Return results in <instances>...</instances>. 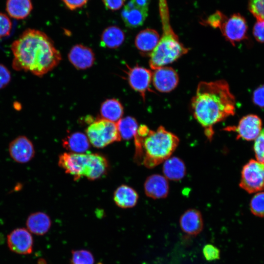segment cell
Here are the masks:
<instances>
[{
    "instance_id": "cell-1",
    "label": "cell",
    "mask_w": 264,
    "mask_h": 264,
    "mask_svg": "<svg viewBox=\"0 0 264 264\" xmlns=\"http://www.w3.org/2000/svg\"><path fill=\"white\" fill-rule=\"evenodd\" d=\"M191 105L195 119L203 128L209 140L214 134V126L235 113L234 96L224 80L200 82Z\"/></svg>"
},
{
    "instance_id": "cell-2",
    "label": "cell",
    "mask_w": 264,
    "mask_h": 264,
    "mask_svg": "<svg viewBox=\"0 0 264 264\" xmlns=\"http://www.w3.org/2000/svg\"><path fill=\"white\" fill-rule=\"evenodd\" d=\"M11 49L14 69L29 71L39 77L52 70L62 59L51 39L33 29L25 30L12 43Z\"/></svg>"
},
{
    "instance_id": "cell-3",
    "label": "cell",
    "mask_w": 264,
    "mask_h": 264,
    "mask_svg": "<svg viewBox=\"0 0 264 264\" xmlns=\"http://www.w3.org/2000/svg\"><path fill=\"white\" fill-rule=\"evenodd\" d=\"M134 159L148 168H153L171 156L177 147L179 138L159 126L155 131L150 129L144 136L135 134Z\"/></svg>"
},
{
    "instance_id": "cell-4",
    "label": "cell",
    "mask_w": 264,
    "mask_h": 264,
    "mask_svg": "<svg viewBox=\"0 0 264 264\" xmlns=\"http://www.w3.org/2000/svg\"><path fill=\"white\" fill-rule=\"evenodd\" d=\"M158 7L162 34L156 47L149 56V65L153 70L174 62L189 50L179 41L171 27L167 0H158Z\"/></svg>"
},
{
    "instance_id": "cell-5",
    "label": "cell",
    "mask_w": 264,
    "mask_h": 264,
    "mask_svg": "<svg viewBox=\"0 0 264 264\" xmlns=\"http://www.w3.org/2000/svg\"><path fill=\"white\" fill-rule=\"evenodd\" d=\"M58 164L74 180L82 176L89 180L98 179L107 173L109 168L108 161L105 156L91 153H64L60 155Z\"/></svg>"
},
{
    "instance_id": "cell-6",
    "label": "cell",
    "mask_w": 264,
    "mask_h": 264,
    "mask_svg": "<svg viewBox=\"0 0 264 264\" xmlns=\"http://www.w3.org/2000/svg\"><path fill=\"white\" fill-rule=\"evenodd\" d=\"M86 134L90 143L97 148L105 147L121 140L116 123L102 118L90 124Z\"/></svg>"
},
{
    "instance_id": "cell-7",
    "label": "cell",
    "mask_w": 264,
    "mask_h": 264,
    "mask_svg": "<svg viewBox=\"0 0 264 264\" xmlns=\"http://www.w3.org/2000/svg\"><path fill=\"white\" fill-rule=\"evenodd\" d=\"M240 186L249 193L264 189V163L250 160L242 170Z\"/></svg>"
},
{
    "instance_id": "cell-8",
    "label": "cell",
    "mask_w": 264,
    "mask_h": 264,
    "mask_svg": "<svg viewBox=\"0 0 264 264\" xmlns=\"http://www.w3.org/2000/svg\"><path fill=\"white\" fill-rule=\"evenodd\" d=\"M219 28L226 40L233 45L247 38V23L240 14H234L229 18L225 16Z\"/></svg>"
},
{
    "instance_id": "cell-9",
    "label": "cell",
    "mask_w": 264,
    "mask_h": 264,
    "mask_svg": "<svg viewBox=\"0 0 264 264\" xmlns=\"http://www.w3.org/2000/svg\"><path fill=\"white\" fill-rule=\"evenodd\" d=\"M224 130L237 132L238 139L252 140L255 139L260 133L262 121L256 115L249 114L243 117L237 126L227 127Z\"/></svg>"
},
{
    "instance_id": "cell-10",
    "label": "cell",
    "mask_w": 264,
    "mask_h": 264,
    "mask_svg": "<svg viewBox=\"0 0 264 264\" xmlns=\"http://www.w3.org/2000/svg\"><path fill=\"white\" fill-rule=\"evenodd\" d=\"M128 80L131 87L138 92L145 101L146 94L150 89L152 80V72L147 68L138 66H128Z\"/></svg>"
},
{
    "instance_id": "cell-11",
    "label": "cell",
    "mask_w": 264,
    "mask_h": 264,
    "mask_svg": "<svg viewBox=\"0 0 264 264\" xmlns=\"http://www.w3.org/2000/svg\"><path fill=\"white\" fill-rule=\"evenodd\" d=\"M152 81L154 86L158 91L169 92L176 87L179 78L173 68L163 66L154 70Z\"/></svg>"
},
{
    "instance_id": "cell-12",
    "label": "cell",
    "mask_w": 264,
    "mask_h": 264,
    "mask_svg": "<svg viewBox=\"0 0 264 264\" xmlns=\"http://www.w3.org/2000/svg\"><path fill=\"white\" fill-rule=\"evenodd\" d=\"M9 153L16 162L26 163L34 156L35 149L31 141L24 135L19 136L9 145Z\"/></svg>"
},
{
    "instance_id": "cell-13",
    "label": "cell",
    "mask_w": 264,
    "mask_h": 264,
    "mask_svg": "<svg viewBox=\"0 0 264 264\" xmlns=\"http://www.w3.org/2000/svg\"><path fill=\"white\" fill-rule=\"evenodd\" d=\"M7 244L13 252L29 254L32 252L33 240L28 230L23 228H17L7 236Z\"/></svg>"
},
{
    "instance_id": "cell-14",
    "label": "cell",
    "mask_w": 264,
    "mask_h": 264,
    "mask_svg": "<svg viewBox=\"0 0 264 264\" xmlns=\"http://www.w3.org/2000/svg\"><path fill=\"white\" fill-rule=\"evenodd\" d=\"M144 188L147 197L154 199L164 198L169 194V184L164 176L153 174L145 180Z\"/></svg>"
},
{
    "instance_id": "cell-15",
    "label": "cell",
    "mask_w": 264,
    "mask_h": 264,
    "mask_svg": "<svg viewBox=\"0 0 264 264\" xmlns=\"http://www.w3.org/2000/svg\"><path fill=\"white\" fill-rule=\"evenodd\" d=\"M179 225L182 231L189 235L196 236L199 234L203 227L201 212L197 209L186 210L180 217Z\"/></svg>"
},
{
    "instance_id": "cell-16",
    "label": "cell",
    "mask_w": 264,
    "mask_h": 264,
    "mask_svg": "<svg viewBox=\"0 0 264 264\" xmlns=\"http://www.w3.org/2000/svg\"><path fill=\"white\" fill-rule=\"evenodd\" d=\"M68 57L71 64L78 69L90 67L95 61L92 50L82 44H76L70 49Z\"/></svg>"
},
{
    "instance_id": "cell-17",
    "label": "cell",
    "mask_w": 264,
    "mask_h": 264,
    "mask_svg": "<svg viewBox=\"0 0 264 264\" xmlns=\"http://www.w3.org/2000/svg\"><path fill=\"white\" fill-rule=\"evenodd\" d=\"M148 8H141L130 0L124 6L121 16L125 25L130 28H136L142 25L148 16Z\"/></svg>"
},
{
    "instance_id": "cell-18",
    "label": "cell",
    "mask_w": 264,
    "mask_h": 264,
    "mask_svg": "<svg viewBox=\"0 0 264 264\" xmlns=\"http://www.w3.org/2000/svg\"><path fill=\"white\" fill-rule=\"evenodd\" d=\"M158 32L153 29L141 31L135 37V45L141 54L149 55L156 47L159 40Z\"/></svg>"
},
{
    "instance_id": "cell-19",
    "label": "cell",
    "mask_w": 264,
    "mask_h": 264,
    "mask_svg": "<svg viewBox=\"0 0 264 264\" xmlns=\"http://www.w3.org/2000/svg\"><path fill=\"white\" fill-rule=\"evenodd\" d=\"M162 172L167 179L179 181L185 176L186 169L181 159L176 156H171L163 162Z\"/></svg>"
},
{
    "instance_id": "cell-20",
    "label": "cell",
    "mask_w": 264,
    "mask_h": 264,
    "mask_svg": "<svg viewBox=\"0 0 264 264\" xmlns=\"http://www.w3.org/2000/svg\"><path fill=\"white\" fill-rule=\"evenodd\" d=\"M138 199L137 192L127 185L118 187L113 194V200L117 206L121 208H130L135 206Z\"/></svg>"
},
{
    "instance_id": "cell-21",
    "label": "cell",
    "mask_w": 264,
    "mask_h": 264,
    "mask_svg": "<svg viewBox=\"0 0 264 264\" xmlns=\"http://www.w3.org/2000/svg\"><path fill=\"white\" fill-rule=\"evenodd\" d=\"M26 225L29 232L37 235H43L49 230L51 220L45 213L37 212L28 216Z\"/></svg>"
},
{
    "instance_id": "cell-22",
    "label": "cell",
    "mask_w": 264,
    "mask_h": 264,
    "mask_svg": "<svg viewBox=\"0 0 264 264\" xmlns=\"http://www.w3.org/2000/svg\"><path fill=\"white\" fill-rule=\"evenodd\" d=\"M90 144L87 135L81 132H73L63 139L64 148L74 153H86Z\"/></svg>"
},
{
    "instance_id": "cell-23",
    "label": "cell",
    "mask_w": 264,
    "mask_h": 264,
    "mask_svg": "<svg viewBox=\"0 0 264 264\" xmlns=\"http://www.w3.org/2000/svg\"><path fill=\"white\" fill-rule=\"evenodd\" d=\"M31 0H7L6 10L12 18L21 20L26 18L32 10Z\"/></svg>"
},
{
    "instance_id": "cell-24",
    "label": "cell",
    "mask_w": 264,
    "mask_h": 264,
    "mask_svg": "<svg viewBox=\"0 0 264 264\" xmlns=\"http://www.w3.org/2000/svg\"><path fill=\"white\" fill-rule=\"evenodd\" d=\"M125 34L118 27L110 26L102 34L101 45L107 48L115 49L120 46L125 40Z\"/></svg>"
},
{
    "instance_id": "cell-25",
    "label": "cell",
    "mask_w": 264,
    "mask_h": 264,
    "mask_svg": "<svg viewBox=\"0 0 264 264\" xmlns=\"http://www.w3.org/2000/svg\"><path fill=\"white\" fill-rule=\"evenodd\" d=\"M123 107L117 99H109L105 101L100 108L102 118L117 123L123 116Z\"/></svg>"
},
{
    "instance_id": "cell-26",
    "label": "cell",
    "mask_w": 264,
    "mask_h": 264,
    "mask_svg": "<svg viewBox=\"0 0 264 264\" xmlns=\"http://www.w3.org/2000/svg\"><path fill=\"white\" fill-rule=\"evenodd\" d=\"M116 124L121 139L130 140L134 138L138 128L134 118L127 116L121 118Z\"/></svg>"
},
{
    "instance_id": "cell-27",
    "label": "cell",
    "mask_w": 264,
    "mask_h": 264,
    "mask_svg": "<svg viewBox=\"0 0 264 264\" xmlns=\"http://www.w3.org/2000/svg\"><path fill=\"white\" fill-rule=\"evenodd\" d=\"M94 258L88 250L80 249L72 250L70 264H94Z\"/></svg>"
},
{
    "instance_id": "cell-28",
    "label": "cell",
    "mask_w": 264,
    "mask_h": 264,
    "mask_svg": "<svg viewBox=\"0 0 264 264\" xmlns=\"http://www.w3.org/2000/svg\"><path fill=\"white\" fill-rule=\"evenodd\" d=\"M251 212L255 216L264 217V192L256 194L250 202Z\"/></svg>"
},
{
    "instance_id": "cell-29",
    "label": "cell",
    "mask_w": 264,
    "mask_h": 264,
    "mask_svg": "<svg viewBox=\"0 0 264 264\" xmlns=\"http://www.w3.org/2000/svg\"><path fill=\"white\" fill-rule=\"evenodd\" d=\"M248 8L257 21H264V0H249Z\"/></svg>"
},
{
    "instance_id": "cell-30",
    "label": "cell",
    "mask_w": 264,
    "mask_h": 264,
    "mask_svg": "<svg viewBox=\"0 0 264 264\" xmlns=\"http://www.w3.org/2000/svg\"><path fill=\"white\" fill-rule=\"evenodd\" d=\"M254 149L257 161L264 163V129L255 139Z\"/></svg>"
},
{
    "instance_id": "cell-31",
    "label": "cell",
    "mask_w": 264,
    "mask_h": 264,
    "mask_svg": "<svg viewBox=\"0 0 264 264\" xmlns=\"http://www.w3.org/2000/svg\"><path fill=\"white\" fill-rule=\"evenodd\" d=\"M12 28L10 18L5 14L0 13V39L9 36Z\"/></svg>"
},
{
    "instance_id": "cell-32",
    "label": "cell",
    "mask_w": 264,
    "mask_h": 264,
    "mask_svg": "<svg viewBox=\"0 0 264 264\" xmlns=\"http://www.w3.org/2000/svg\"><path fill=\"white\" fill-rule=\"evenodd\" d=\"M203 256L208 261H213L220 259V251L218 248L211 244H207L202 249Z\"/></svg>"
},
{
    "instance_id": "cell-33",
    "label": "cell",
    "mask_w": 264,
    "mask_h": 264,
    "mask_svg": "<svg viewBox=\"0 0 264 264\" xmlns=\"http://www.w3.org/2000/svg\"><path fill=\"white\" fill-rule=\"evenodd\" d=\"M224 17L225 15L217 11L215 13L210 15L204 22L211 27L219 28Z\"/></svg>"
},
{
    "instance_id": "cell-34",
    "label": "cell",
    "mask_w": 264,
    "mask_h": 264,
    "mask_svg": "<svg viewBox=\"0 0 264 264\" xmlns=\"http://www.w3.org/2000/svg\"><path fill=\"white\" fill-rule=\"evenodd\" d=\"M253 33L257 41L264 43V21H257L253 27Z\"/></svg>"
},
{
    "instance_id": "cell-35",
    "label": "cell",
    "mask_w": 264,
    "mask_h": 264,
    "mask_svg": "<svg viewBox=\"0 0 264 264\" xmlns=\"http://www.w3.org/2000/svg\"><path fill=\"white\" fill-rule=\"evenodd\" d=\"M10 71L4 65L0 64V89L5 88L11 81Z\"/></svg>"
},
{
    "instance_id": "cell-36",
    "label": "cell",
    "mask_w": 264,
    "mask_h": 264,
    "mask_svg": "<svg viewBox=\"0 0 264 264\" xmlns=\"http://www.w3.org/2000/svg\"><path fill=\"white\" fill-rule=\"evenodd\" d=\"M253 100L255 104L261 107H264V85L255 90Z\"/></svg>"
},
{
    "instance_id": "cell-37",
    "label": "cell",
    "mask_w": 264,
    "mask_h": 264,
    "mask_svg": "<svg viewBox=\"0 0 264 264\" xmlns=\"http://www.w3.org/2000/svg\"><path fill=\"white\" fill-rule=\"evenodd\" d=\"M105 6L111 10L119 9L124 5L125 0H102Z\"/></svg>"
},
{
    "instance_id": "cell-38",
    "label": "cell",
    "mask_w": 264,
    "mask_h": 264,
    "mask_svg": "<svg viewBox=\"0 0 264 264\" xmlns=\"http://www.w3.org/2000/svg\"><path fill=\"white\" fill-rule=\"evenodd\" d=\"M88 0H62L66 7L70 10H75L82 7Z\"/></svg>"
},
{
    "instance_id": "cell-39",
    "label": "cell",
    "mask_w": 264,
    "mask_h": 264,
    "mask_svg": "<svg viewBox=\"0 0 264 264\" xmlns=\"http://www.w3.org/2000/svg\"><path fill=\"white\" fill-rule=\"evenodd\" d=\"M133 4L141 8H148L150 0H131Z\"/></svg>"
},
{
    "instance_id": "cell-40",
    "label": "cell",
    "mask_w": 264,
    "mask_h": 264,
    "mask_svg": "<svg viewBox=\"0 0 264 264\" xmlns=\"http://www.w3.org/2000/svg\"><path fill=\"white\" fill-rule=\"evenodd\" d=\"M38 264H46V262L44 261V260L43 259H40L38 261Z\"/></svg>"
}]
</instances>
